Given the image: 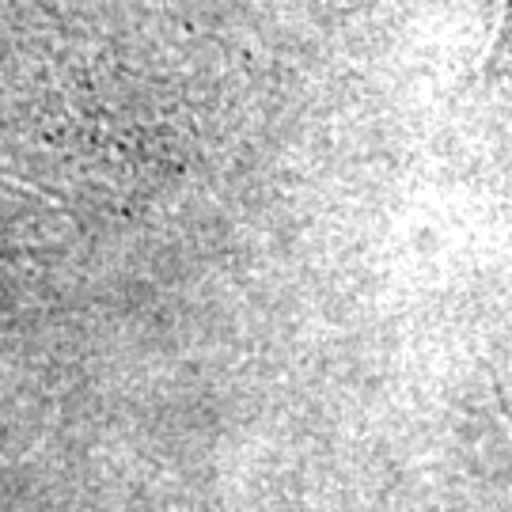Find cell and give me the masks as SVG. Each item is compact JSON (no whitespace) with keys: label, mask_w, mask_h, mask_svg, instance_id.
<instances>
[{"label":"cell","mask_w":512,"mask_h":512,"mask_svg":"<svg viewBox=\"0 0 512 512\" xmlns=\"http://www.w3.org/2000/svg\"><path fill=\"white\" fill-rule=\"evenodd\" d=\"M482 84L512 110V0H505V8H501V23H497L494 46H490L486 69H482Z\"/></svg>","instance_id":"cell-1"}]
</instances>
